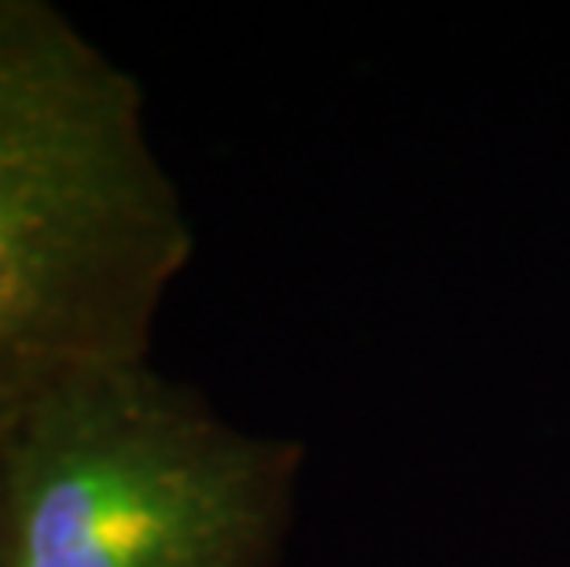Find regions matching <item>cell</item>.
I'll return each mask as SVG.
<instances>
[{"label":"cell","instance_id":"2","mask_svg":"<svg viewBox=\"0 0 570 567\" xmlns=\"http://www.w3.org/2000/svg\"><path fill=\"white\" fill-rule=\"evenodd\" d=\"M306 453L148 358L16 398L0 567H276Z\"/></svg>","mask_w":570,"mask_h":567},{"label":"cell","instance_id":"1","mask_svg":"<svg viewBox=\"0 0 570 567\" xmlns=\"http://www.w3.org/2000/svg\"><path fill=\"white\" fill-rule=\"evenodd\" d=\"M196 251L126 67L45 0H0V398L151 354Z\"/></svg>","mask_w":570,"mask_h":567},{"label":"cell","instance_id":"3","mask_svg":"<svg viewBox=\"0 0 570 567\" xmlns=\"http://www.w3.org/2000/svg\"><path fill=\"white\" fill-rule=\"evenodd\" d=\"M16 398H0V530H4V476H8V428Z\"/></svg>","mask_w":570,"mask_h":567}]
</instances>
